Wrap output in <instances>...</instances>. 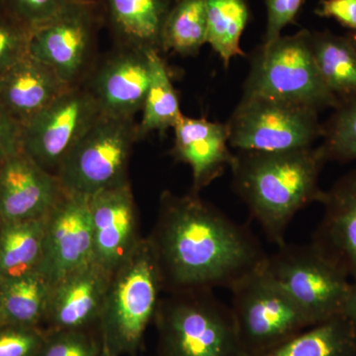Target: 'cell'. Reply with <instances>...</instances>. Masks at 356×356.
<instances>
[{"mask_svg": "<svg viewBox=\"0 0 356 356\" xmlns=\"http://www.w3.org/2000/svg\"><path fill=\"white\" fill-rule=\"evenodd\" d=\"M163 284L177 292L231 289L267 255L254 234L192 191L165 192L149 240Z\"/></svg>", "mask_w": 356, "mask_h": 356, "instance_id": "obj_1", "label": "cell"}, {"mask_svg": "<svg viewBox=\"0 0 356 356\" xmlns=\"http://www.w3.org/2000/svg\"><path fill=\"white\" fill-rule=\"evenodd\" d=\"M327 159L320 146L284 152L238 151L233 186L266 238L278 248L297 213L321 202L318 185Z\"/></svg>", "mask_w": 356, "mask_h": 356, "instance_id": "obj_2", "label": "cell"}, {"mask_svg": "<svg viewBox=\"0 0 356 356\" xmlns=\"http://www.w3.org/2000/svg\"><path fill=\"white\" fill-rule=\"evenodd\" d=\"M262 267L311 325L343 315L350 278L313 243H285Z\"/></svg>", "mask_w": 356, "mask_h": 356, "instance_id": "obj_3", "label": "cell"}, {"mask_svg": "<svg viewBox=\"0 0 356 356\" xmlns=\"http://www.w3.org/2000/svg\"><path fill=\"white\" fill-rule=\"evenodd\" d=\"M177 293L159 306L166 356H248L231 307L212 290Z\"/></svg>", "mask_w": 356, "mask_h": 356, "instance_id": "obj_4", "label": "cell"}, {"mask_svg": "<svg viewBox=\"0 0 356 356\" xmlns=\"http://www.w3.org/2000/svg\"><path fill=\"white\" fill-rule=\"evenodd\" d=\"M243 95H261L306 105L320 111L341 100L325 86L311 47V31L281 36L261 47L252 60Z\"/></svg>", "mask_w": 356, "mask_h": 356, "instance_id": "obj_5", "label": "cell"}, {"mask_svg": "<svg viewBox=\"0 0 356 356\" xmlns=\"http://www.w3.org/2000/svg\"><path fill=\"white\" fill-rule=\"evenodd\" d=\"M226 125L229 146L238 151L305 149L324 132L317 110L261 95H243Z\"/></svg>", "mask_w": 356, "mask_h": 356, "instance_id": "obj_6", "label": "cell"}, {"mask_svg": "<svg viewBox=\"0 0 356 356\" xmlns=\"http://www.w3.org/2000/svg\"><path fill=\"white\" fill-rule=\"evenodd\" d=\"M163 284L158 259L149 241H142L112 274L102 314L107 339L116 350L139 343L158 311Z\"/></svg>", "mask_w": 356, "mask_h": 356, "instance_id": "obj_7", "label": "cell"}, {"mask_svg": "<svg viewBox=\"0 0 356 356\" xmlns=\"http://www.w3.org/2000/svg\"><path fill=\"white\" fill-rule=\"evenodd\" d=\"M137 135L131 119L100 114L56 173L65 193L89 198L126 182L128 159Z\"/></svg>", "mask_w": 356, "mask_h": 356, "instance_id": "obj_8", "label": "cell"}, {"mask_svg": "<svg viewBox=\"0 0 356 356\" xmlns=\"http://www.w3.org/2000/svg\"><path fill=\"white\" fill-rule=\"evenodd\" d=\"M262 264L229 289L232 313L248 356L264 355L312 327Z\"/></svg>", "mask_w": 356, "mask_h": 356, "instance_id": "obj_9", "label": "cell"}, {"mask_svg": "<svg viewBox=\"0 0 356 356\" xmlns=\"http://www.w3.org/2000/svg\"><path fill=\"white\" fill-rule=\"evenodd\" d=\"M100 114L89 89L70 86L21 126V151L56 175L70 149Z\"/></svg>", "mask_w": 356, "mask_h": 356, "instance_id": "obj_10", "label": "cell"}, {"mask_svg": "<svg viewBox=\"0 0 356 356\" xmlns=\"http://www.w3.org/2000/svg\"><path fill=\"white\" fill-rule=\"evenodd\" d=\"M95 26L93 4L72 0L51 19L29 30L27 55L74 86L86 65Z\"/></svg>", "mask_w": 356, "mask_h": 356, "instance_id": "obj_11", "label": "cell"}, {"mask_svg": "<svg viewBox=\"0 0 356 356\" xmlns=\"http://www.w3.org/2000/svg\"><path fill=\"white\" fill-rule=\"evenodd\" d=\"M93 261L88 197L64 193L47 215L38 269L53 286Z\"/></svg>", "mask_w": 356, "mask_h": 356, "instance_id": "obj_12", "label": "cell"}, {"mask_svg": "<svg viewBox=\"0 0 356 356\" xmlns=\"http://www.w3.org/2000/svg\"><path fill=\"white\" fill-rule=\"evenodd\" d=\"M88 205L93 261L113 274L140 242L132 191L123 182L91 196Z\"/></svg>", "mask_w": 356, "mask_h": 356, "instance_id": "obj_13", "label": "cell"}, {"mask_svg": "<svg viewBox=\"0 0 356 356\" xmlns=\"http://www.w3.org/2000/svg\"><path fill=\"white\" fill-rule=\"evenodd\" d=\"M64 193L55 175L17 152L0 165V222L47 216Z\"/></svg>", "mask_w": 356, "mask_h": 356, "instance_id": "obj_14", "label": "cell"}, {"mask_svg": "<svg viewBox=\"0 0 356 356\" xmlns=\"http://www.w3.org/2000/svg\"><path fill=\"white\" fill-rule=\"evenodd\" d=\"M149 83L147 50L128 48L103 65L89 91L100 113L133 120L144 107Z\"/></svg>", "mask_w": 356, "mask_h": 356, "instance_id": "obj_15", "label": "cell"}, {"mask_svg": "<svg viewBox=\"0 0 356 356\" xmlns=\"http://www.w3.org/2000/svg\"><path fill=\"white\" fill-rule=\"evenodd\" d=\"M322 220L312 243L356 281V170L324 192Z\"/></svg>", "mask_w": 356, "mask_h": 356, "instance_id": "obj_16", "label": "cell"}, {"mask_svg": "<svg viewBox=\"0 0 356 356\" xmlns=\"http://www.w3.org/2000/svg\"><path fill=\"white\" fill-rule=\"evenodd\" d=\"M173 154L178 161L187 163L193 175V192L221 177L231 168L235 154L229 149L226 124L215 123L206 119L184 116L175 125Z\"/></svg>", "mask_w": 356, "mask_h": 356, "instance_id": "obj_17", "label": "cell"}, {"mask_svg": "<svg viewBox=\"0 0 356 356\" xmlns=\"http://www.w3.org/2000/svg\"><path fill=\"white\" fill-rule=\"evenodd\" d=\"M70 88L50 67L25 55L0 72V107L22 126Z\"/></svg>", "mask_w": 356, "mask_h": 356, "instance_id": "obj_18", "label": "cell"}, {"mask_svg": "<svg viewBox=\"0 0 356 356\" xmlns=\"http://www.w3.org/2000/svg\"><path fill=\"white\" fill-rule=\"evenodd\" d=\"M112 273L95 261L58 281L47 314L58 327L74 329L102 314Z\"/></svg>", "mask_w": 356, "mask_h": 356, "instance_id": "obj_19", "label": "cell"}, {"mask_svg": "<svg viewBox=\"0 0 356 356\" xmlns=\"http://www.w3.org/2000/svg\"><path fill=\"white\" fill-rule=\"evenodd\" d=\"M105 4L112 28L128 48L161 49L168 0H105Z\"/></svg>", "mask_w": 356, "mask_h": 356, "instance_id": "obj_20", "label": "cell"}, {"mask_svg": "<svg viewBox=\"0 0 356 356\" xmlns=\"http://www.w3.org/2000/svg\"><path fill=\"white\" fill-rule=\"evenodd\" d=\"M47 216L27 221L1 222L0 281L37 270L43 254Z\"/></svg>", "mask_w": 356, "mask_h": 356, "instance_id": "obj_21", "label": "cell"}, {"mask_svg": "<svg viewBox=\"0 0 356 356\" xmlns=\"http://www.w3.org/2000/svg\"><path fill=\"white\" fill-rule=\"evenodd\" d=\"M259 356H356V330L346 316H336Z\"/></svg>", "mask_w": 356, "mask_h": 356, "instance_id": "obj_22", "label": "cell"}, {"mask_svg": "<svg viewBox=\"0 0 356 356\" xmlns=\"http://www.w3.org/2000/svg\"><path fill=\"white\" fill-rule=\"evenodd\" d=\"M311 47L327 88L339 98L356 95V50L346 36L311 31Z\"/></svg>", "mask_w": 356, "mask_h": 356, "instance_id": "obj_23", "label": "cell"}, {"mask_svg": "<svg viewBox=\"0 0 356 356\" xmlns=\"http://www.w3.org/2000/svg\"><path fill=\"white\" fill-rule=\"evenodd\" d=\"M53 285L38 270L0 281V320L30 325L48 311Z\"/></svg>", "mask_w": 356, "mask_h": 356, "instance_id": "obj_24", "label": "cell"}, {"mask_svg": "<svg viewBox=\"0 0 356 356\" xmlns=\"http://www.w3.org/2000/svg\"><path fill=\"white\" fill-rule=\"evenodd\" d=\"M207 43L228 69L233 58L245 56L241 38L250 19L247 0H205Z\"/></svg>", "mask_w": 356, "mask_h": 356, "instance_id": "obj_25", "label": "cell"}, {"mask_svg": "<svg viewBox=\"0 0 356 356\" xmlns=\"http://www.w3.org/2000/svg\"><path fill=\"white\" fill-rule=\"evenodd\" d=\"M151 63V83L143 107V119L138 128V135L159 131L165 132L175 128L184 114L173 88L165 62L159 51L147 50Z\"/></svg>", "mask_w": 356, "mask_h": 356, "instance_id": "obj_26", "label": "cell"}, {"mask_svg": "<svg viewBox=\"0 0 356 356\" xmlns=\"http://www.w3.org/2000/svg\"><path fill=\"white\" fill-rule=\"evenodd\" d=\"M207 43L205 0H177L170 7L161 33V48L180 55L197 54Z\"/></svg>", "mask_w": 356, "mask_h": 356, "instance_id": "obj_27", "label": "cell"}, {"mask_svg": "<svg viewBox=\"0 0 356 356\" xmlns=\"http://www.w3.org/2000/svg\"><path fill=\"white\" fill-rule=\"evenodd\" d=\"M323 130L320 147L327 161H356V95L339 102Z\"/></svg>", "mask_w": 356, "mask_h": 356, "instance_id": "obj_28", "label": "cell"}, {"mask_svg": "<svg viewBox=\"0 0 356 356\" xmlns=\"http://www.w3.org/2000/svg\"><path fill=\"white\" fill-rule=\"evenodd\" d=\"M13 19L31 28L46 22L72 0H4Z\"/></svg>", "mask_w": 356, "mask_h": 356, "instance_id": "obj_29", "label": "cell"}, {"mask_svg": "<svg viewBox=\"0 0 356 356\" xmlns=\"http://www.w3.org/2000/svg\"><path fill=\"white\" fill-rule=\"evenodd\" d=\"M29 30L15 19H0V72L27 55Z\"/></svg>", "mask_w": 356, "mask_h": 356, "instance_id": "obj_30", "label": "cell"}, {"mask_svg": "<svg viewBox=\"0 0 356 356\" xmlns=\"http://www.w3.org/2000/svg\"><path fill=\"white\" fill-rule=\"evenodd\" d=\"M266 3L267 24L262 47H268L280 38L282 30L294 22L303 0H266Z\"/></svg>", "mask_w": 356, "mask_h": 356, "instance_id": "obj_31", "label": "cell"}, {"mask_svg": "<svg viewBox=\"0 0 356 356\" xmlns=\"http://www.w3.org/2000/svg\"><path fill=\"white\" fill-rule=\"evenodd\" d=\"M38 344V337L26 330L3 332L0 334V356H32Z\"/></svg>", "mask_w": 356, "mask_h": 356, "instance_id": "obj_32", "label": "cell"}, {"mask_svg": "<svg viewBox=\"0 0 356 356\" xmlns=\"http://www.w3.org/2000/svg\"><path fill=\"white\" fill-rule=\"evenodd\" d=\"M316 14L332 18L350 32H356V0H321Z\"/></svg>", "mask_w": 356, "mask_h": 356, "instance_id": "obj_33", "label": "cell"}, {"mask_svg": "<svg viewBox=\"0 0 356 356\" xmlns=\"http://www.w3.org/2000/svg\"><path fill=\"white\" fill-rule=\"evenodd\" d=\"M20 132V124L0 107V165L21 151Z\"/></svg>", "mask_w": 356, "mask_h": 356, "instance_id": "obj_34", "label": "cell"}, {"mask_svg": "<svg viewBox=\"0 0 356 356\" xmlns=\"http://www.w3.org/2000/svg\"><path fill=\"white\" fill-rule=\"evenodd\" d=\"M95 348L84 337L70 334L51 341L43 356H95Z\"/></svg>", "mask_w": 356, "mask_h": 356, "instance_id": "obj_35", "label": "cell"}, {"mask_svg": "<svg viewBox=\"0 0 356 356\" xmlns=\"http://www.w3.org/2000/svg\"><path fill=\"white\" fill-rule=\"evenodd\" d=\"M343 315L350 321L356 330V281H351L350 291L343 306Z\"/></svg>", "mask_w": 356, "mask_h": 356, "instance_id": "obj_36", "label": "cell"}, {"mask_svg": "<svg viewBox=\"0 0 356 356\" xmlns=\"http://www.w3.org/2000/svg\"><path fill=\"white\" fill-rule=\"evenodd\" d=\"M346 37H348V39H350V41L351 43H353V47H355V49L356 50V32H348V34L346 35Z\"/></svg>", "mask_w": 356, "mask_h": 356, "instance_id": "obj_37", "label": "cell"}]
</instances>
